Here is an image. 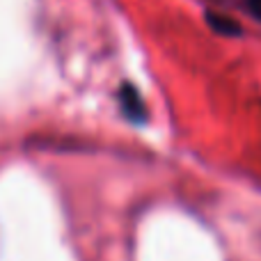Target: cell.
<instances>
[{
    "label": "cell",
    "instance_id": "6da1fadb",
    "mask_svg": "<svg viewBox=\"0 0 261 261\" xmlns=\"http://www.w3.org/2000/svg\"><path fill=\"white\" fill-rule=\"evenodd\" d=\"M119 101H122V108L130 122H144V119H147L144 101L133 85H124L122 90H119Z\"/></svg>",
    "mask_w": 261,
    "mask_h": 261
},
{
    "label": "cell",
    "instance_id": "7a4b0ae2",
    "mask_svg": "<svg viewBox=\"0 0 261 261\" xmlns=\"http://www.w3.org/2000/svg\"><path fill=\"white\" fill-rule=\"evenodd\" d=\"M206 23L218 32V35H225V37H239L241 35V25L234 21V18L225 16V14L208 12L206 14Z\"/></svg>",
    "mask_w": 261,
    "mask_h": 261
},
{
    "label": "cell",
    "instance_id": "3957f363",
    "mask_svg": "<svg viewBox=\"0 0 261 261\" xmlns=\"http://www.w3.org/2000/svg\"><path fill=\"white\" fill-rule=\"evenodd\" d=\"M248 9L252 12L254 18H259L261 21V0H248Z\"/></svg>",
    "mask_w": 261,
    "mask_h": 261
}]
</instances>
